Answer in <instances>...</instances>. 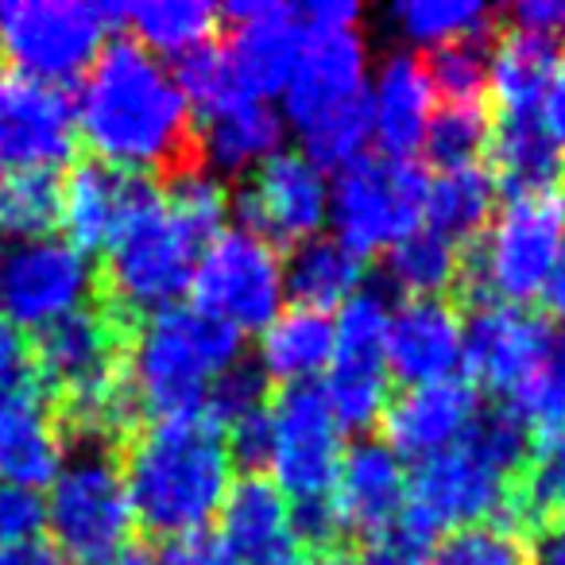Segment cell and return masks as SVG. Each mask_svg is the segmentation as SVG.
<instances>
[{
    "label": "cell",
    "mask_w": 565,
    "mask_h": 565,
    "mask_svg": "<svg viewBox=\"0 0 565 565\" xmlns=\"http://www.w3.org/2000/svg\"><path fill=\"white\" fill-rule=\"evenodd\" d=\"M78 128L94 159L159 182L202 171L198 125L171 71L136 40L117 35L102 47L78 89Z\"/></svg>",
    "instance_id": "cell-1"
},
{
    "label": "cell",
    "mask_w": 565,
    "mask_h": 565,
    "mask_svg": "<svg viewBox=\"0 0 565 565\" xmlns=\"http://www.w3.org/2000/svg\"><path fill=\"white\" fill-rule=\"evenodd\" d=\"M120 465L136 523L163 542L202 531L233 488L225 430L205 411L136 430L120 449Z\"/></svg>",
    "instance_id": "cell-2"
},
{
    "label": "cell",
    "mask_w": 565,
    "mask_h": 565,
    "mask_svg": "<svg viewBox=\"0 0 565 565\" xmlns=\"http://www.w3.org/2000/svg\"><path fill=\"white\" fill-rule=\"evenodd\" d=\"M244 356V333L198 307H167L132 326L128 387L140 415H202L213 380Z\"/></svg>",
    "instance_id": "cell-3"
},
{
    "label": "cell",
    "mask_w": 565,
    "mask_h": 565,
    "mask_svg": "<svg viewBox=\"0 0 565 565\" xmlns=\"http://www.w3.org/2000/svg\"><path fill=\"white\" fill-rule=\"evenodd\" d=\"M198 248L202 244L167 210L163 190L156 186L132 210L117 241L105 248L109 256L97 275V299L117 310L128 326L174 307V299L194 279Z\"/></svg>",
    "instance_id": "cell-4"
},
{
    "label": "cell",
    "mask_w": 565,
    "mask_h": 565,
    "mask_svg": "<svg viewBox=\"0 0 565 565\" xmlns=\"http://www.w3.org/2000/svg\"><path fill=\"white\" fill-rule=\"evenodd\" d=\"M43 526L55 550L74 562H102L132 546V500H128L120 446L71 441L58 477L51 480V500L43 503Z\"/></svg>",
    "instance_id": "cell-5"
},
{
    "label": "cell",
    "mask_w": 565,
    "mask_h": 565,
    "mask_svg": "<svg viewBox=\"0 0 565 565\" xmlns=\"http://www.w3.org/2000/svg\"><path fill=\"white\" fill-rule=\"evenodd\" d=\"M565 248V198L526 194L511 198L508 210L477 236L461 264V291L488 307L492 299L523 307L542 295L557 256Z\"/></svg>",
    "instance_id": "cell-6"
},
{
    "label": "cell",
    "mask_w": 565,
    "mask_h": 565,
    "mask_svg": "<svg viewBox=\"0 0 565 565\" xmlns=\"http://www.w3.org/2000/svg\"><path fill=\"white\" fill-rule=\"evenodd\" d=\"M117 28V4L86 0H4L0 4V58L43 86L78 78L102 55L105 32Z\"/></svg>",
    "instance_id": "cell-7"
},
{
    "label": "cell",
    "mask_w": 565,
    "mask_h": 565,
    "mask_svg": "<svg viewBox=\"0 0 565 565\" xmlns=\"http://www.w3.org/2000/svg\"><path fill=\"white\" fill-rule=\"evenodd\" d=\"M426 190L430 174L415 159H369L345 167L330 194V217L338 241L353 256L387 252L418 228L426 217Z\"/></svg>",
    "instance_id": "cell-8"
},
{
    "label": "cell",
    "mask_w": 565,
    "mask_h": 565,
    "mask_svg": "<svg viewBox=\"0 0 565 565\" xmlns=\"http://www.w3.org/2000/svg\"><path fill=\"white\" fill-rule=\"evenodd\" d=\"M190 287L198 295V310L241 333L271 326L287 295L279 248L248 228H221L198 256Z\"/></svg>",
    "instance_id": "cell-9"
},
{
    "label": "cell",
    "mask_w": 565,
    "mask_h": 565,
    "mask_svg": "<svg viewBox=\"0 0 565 565\" xmlns=\"http://www.w3.org/2000/svg\"><path fill=\"white\" fill-rule=\"evenodd\" d=\"M387 291L361 287L333 322V361L326 380V403L341 430H372L387 407Z\"/></svg>",
    "instance_id": "cell-10"
},
{
    "label": "cell",
    "mask_w": 565,
    "mask_h": 565,
    "mask_svg": "<svg viewBox=\"0 0 565 565\" xmlns=\"http://www.w3.org/2000/svg\"><path fill=\"white\" fill-rule=\"evenodd\" d=\"M97 299V271L82 248L63 236L17 241L0 256V322L40 326L89 307Z\"/></svg>",
    "instance_id": "cell-11"
},
{
    "label": "cell",
    "mask_w": 565,
    "mask_h": 565,
    "mask_svg": "<svg viewBox=\"0 0 565 565\" xmlns=\"http://www.w3.org/2000/svg\"><path fill=\"white\" fill-rule=\"evenodd\" d=\"M515 480L500 477L469 446H454L418 461L407 484L403 523L434 539L438 531H461L472 523H508Z\"/></svg>",
    "instance_id": "cell-12"
},
{
    "label": "cell",
    "mask_w": 565,
    "mask_h": 565,
    "mask_svg": "<svg viewBox=\"0 0 565 565\" xmlns=\"http://www.w3.org/2000/svg\"><path fill=\"white\" fill-rule=\"evenodd\" d=\"M271 426H275V449L271 484L291 500H318L333 495L341 472V426L333 418L326 392L315 384H291L282 387L279 399L271 403Z\"/></svg>",
    "instance_id": "cell-13"
},
{
    "label": "cell",
    "mask_w": 565,
    "mask_h": 565,
    "mask_svg": "<svg viewBox=\"0 0 565 565\" xmlns=\"http://www.w3.org/2000/svg\"><path fill=\"white\" fill-rule=\"evenodd\" d=\"M228 210L241 213L248 233L264 236L267 244H302L318 236L330 213L326 179L299 151H275L241 182Z\"/></svg>",
    "instance_id": "cell-14"
},
{
    "label": "cell",
    "mask_w": 565,
    "mask_h": 565,
    "mask_svg": "<svg viewBox=\"0 0 565 565\" xmlns=\"http://www.w3.org/2000/svg\"><path fill=\"white\" fill-rule=\"evenodd\" d=\"M557 333L546 315L531 307L488 302L465 322L461 361L472 380L495 392H519L554 349Z\"/></svg>",
    "instance_id": "cell-15"
},
{
    "label": "cell",
    "mask_w": 565,
    "mask_h": 565,
    "mask_svg": "<svg viewBox=\"0 0 565 565\" xmlns=\"http://www.w3.org/2000/svg\"><path fill=\"white\" fill-rule=\"evenodd\" d=\"M221 20L233 24V43H228V58L256 102L287 89V78L295 71V58L307 40V20H302V4H287V0H233L221 9Z\"/></svg>",
    "instance_id": "cell-16"
},
{
    "label": "cell",
    "mask_w": 565,
    "mask_h": 565,
    "mask_svg": "<svg viewBox=\"0 0 565 565\" xmlns=\"http://www.w3.org/2000/svg\"><path fill=\"white\" fill-rule=\"evenodd\" d=\"M369 94V43L356 28L349 32H315L307 28V40L295 58V71L282 89V105L295 128L315 125L318 117L341 109L349 102H361Z\"/></svg>",
    "instance_id": "cell-17"
},
{
    "label": "cell",
    "mask_w": 565,
    "mask_h": 565,
    "mask_svg": "<svg viewBox=\"0 0 565 565\" xmlns=\"http://www.w3.org/2000/svg\"><path fill=\"white\" fill-rule=\"evenodd\" d=\"M74 156V105L63 86L0 71V167H58Z\"/></svg>",
    "instance_id": "cell-18"
},
{
    "label": "cell",
    "mask_w": 565,
    "mask_h": 565,
    "mask_svg": "<svg viewBox=\"0 0 565 565\" xmlns=\"http://www.w3.org/2000/svg\"><path fill=\"white\" fill-rule=\"evenodd\" d=\"M480 411L477 387L469 380H438V384H418L407 387L403 395L387 399L384 407V434L387 449L395 457H438L446 449L461 446L469 434L472 418Z\"/></svg>",
    "instance_id": "cell-19"
},
{
    "label": "cell",
    "mask_w": 565,
    "mask_h": 565,
    "mask_svg": "<svg viewBox=\"0 0 565 565\" xmlns=\"http://www.w3.org/2000/svg\"><path fill=\"white\" fill-rule=\"evenodd\" d=\"M156 186L159 182L148 174L120 171L94 156L74 163V171L63 179V217H58L71 233L66 241L82 252L109 248L132 210Z\"/></svg>",
    "instance_id": "cell-20"
},
{
    "label": "cell",
    "mask_w": 565,
    "mask_h": 565,
    "mask_svg": "<svg viewBox=\"0 0 565 565\" xmlns=\"http://www.w3.org/2000/svg\"><path fill=\"white\" fill-rule=\"evenodd\" d=\"M465 349V322L454 299H407L387 322V376L407 387L454 380Z\"/></svg>",
    "instance_id": "cell-21"
},
{
    "label": "cell",
    "mask_w": 565,
    "mask_h": 565,
    "mask_svg": "<svg viewBox=\"0 0 565 565\" xmlns=\"http://www.w3.org/2000/svg\"><path fill=\"white\" fill-rule=\"evenodd\" d=\"M228 554L241 565H287L295 557L291 500L267 477H241L217 511Z\"/></svg>",
    "instance_id": "cell-22"
},
{
    "label": "cell",
    "mask_w": 565,
    "mask_h": 565,
    "mask_svg": "<svg viewBox=\"0 0 565 565\" xmlns=\"http://www.w3.org/2000/svg\"><path fill=\"white\" fill-rule=\"evenodd\" d=\"M434 97L438 89L426 71V58L407 47L387 51L369 89V105L372 136L384 143L392 159H411V151L423 148L426 125L434 117Z\"/></svg>",
    "instance_id": "cell-23"
},
{
    "label": "cell",
    "mask_w": 565,
    "mask_h": 565,
    "mask_svg": "<svg viewBox=\"0 0 565 565\" xmlns=\"http://www.w3.org/2000/svg\"><path fill=\"white\" fill-rule=\"evenodd\" d=\"M333 503L341 511L345 531H384L407 508V472L403 461L387 449V441L361 438L341 457Z\"/></svg>",
    "instance_id": "cell-24"
},
{
    "label": "cell",
    "mask_w": 565,
    "mask_h": 565,
    "mask_svg": "<svg viewBox=\"0 0 565 565\" xmlns=\"http://www.w3.org/2000/svg\"><path fill=\"white\" fill-rule=\"evenodd\" d=\"M66 461V434L51 395H9L0 399V480L43 488Z\"/></svg>",
    "instance_id": "cell-25"
},
{
    "label": "cell",
    "mask_w": 565,
    "mask_h": 565,
    "mask_svg": "<svg viewBox=\"0 0 565 565\" xmlns=\"http://www.w3.org/2000/svg\"><path fill=\"white\" fill-rule=\"evenodd\" d=\"M282 117L267 102H244L236 109L198 125V159L213 179H241L282 148Z\"/></svg>",
    "instance_id": "cell-26"
},
{
    "label": "cell",
    "mask_w": 565,
    "mask_h": 565,
    "mask_svg": "<svg viewBox=\"0 0 565 565\" xmlns=\"http://www.w3.org/2000/svg\"><path fill=\"white\" fill-rule=\"evenodd\" d=\"M562 63V40L508 28L492 47L488 89L503 117H539L542 94Z\"/></svg>",
    "instance_id": "cell-27"
},
{
    "label": "cell",
    "mask_w": 565,
    "mask_h": 565,
    "mask_svg": "<svg viewBox=\"0 0 565 565\" xmlns=\"http://www.w3.org/2000/svg\"><path fill=\"white\" fill-rule=\"evenodd\" d=\"M562 143L542 128L539 117H500L488 140V174L511 198L550 194L562 179Z\"/></svg>",
    "instance_id": "cell-28"
},
{
    "label": "cell",
    "mask_w": 565,
    "mask_h": 565,
    "mask_svg": "<svg viewBox=\"0 0 565 565\" xmlns=\"http://www.w3.org/2000/svg\"><path fill=\"white\" fill-rule=\"evenodd\" d=\"M364 259L353 256L338 236H310L295 244L291 259L282 264V291L295 307L307 310H338L361 291Z\"/></svg>",
    "instance_id": "cell-29"
},
{
    "label": "cell",
    "mask_w": 565,
    "mask_h": 565,
    "mask_svg": "<svg viewBox=\"0 0 565 565\" xmlns=\"http://www.w3.org/2000/svg\"><path fill=\"white\" fill-rule=\"evenodd\" d=\"M256 361L271 380H287V387L310 384V376L333 361V318L307 307L282 310L271 326H264Z\"/></svg>",
    "instance_id": "cell-30"
},
{
    "label": "cell",
    "mask_w": 565,
    "mask_h": 565,
    "mask_svg": "<svg viewBox=\"0 0 565 565\" xmlns=\"http://www.w3.org/2000/svg\"><path fill=\"white\" fill-rule=\"evenodd\" d=\"M117 24L143 51H167L179 58L213 40L221 9L205 0H136V4H117Z\"/></svg>",
    "instance_id": "cell-31"
},
{
    "label": "cell",
    "mask_w": 565,
    "mask_h": 565,
    "mask_svg": "<svg viewBox=\"0 0 565 565\" xmlns=\"http://www.w3.org/2000/svg\"><path fill=\"white\" fill-rule=\"evenodd\" d=\"M465 252L434 228H415L399 244L387 248L384 275L407 299H449L461 287Z\"/></svg>",
    "instance_id": "cell-32"
},
{
    "label": "cell",
    "mask_w": 565,
    "mask_h": 565,
    "mask_svg": "<svg viewBox=\"0 0 565 565\" xmlns=\"http://www.w3.org/2000/svg\"><path fill=\"white\" fill-rule=\"evenodd\" d=\"M550 519H565V426L534 434L531 457L511 488V531H539Z\"/></svg>",
    "instance_id": "cell-33"
},
{
    "label": "cell",
    "mask_w": 565,
    "mask_h": 565,
    "mask_svg": "<svg viewBox=\"0 0 565 565\" xmlns=\"http://www.w3.org/2000/svg\"><path fill=\"white\" fill-rule=\"evenodd\" d=\"M495 190L500 186L484 167L441 171L426 190V221H430L426 228H434L454 244L477 241L495 210Z\"/></svg>",
    "instance_id": "cell-34"
},
{
    "label": "cell",
    "mask_w": 565,
    "mask_h": 565,
    "mask_svg": "<svg viewBox=\"0 0 565 565\" xmlns=\"http://www.w3.org/2000/svg\"><path fill=\"white\" fill-rule=\"evenodd\" d=\"M63 217V179L55 167L0 171V228L20 241L51 236Z\"/></svg>",
    "instance_id": "cell-35"
},
{
    "label": "cell",
    "mask_w": 565,
    "mask_h": 565,
    "mask_svg": "<svg viewBox=\"0 0 565 565\" xmlns=\"http://www.w3.org/2000/svg\"><path fill=\"white\" fill-rule=\"evenodd\" d=\"M495 20L500 12L480 0H395L387 9L392 32L418 47H441L465 35L492 32Z\"/></svg>",
    "instance_id": "cell-36"
},
{
    "label": "cell",
    "mask_w": 565,
    "mask_h": 565,
    "mask_svg": "<svg viewBox=\"0 0 565 565\" xmlns=\"http://www.w3.org/2000/svg\"><path fill=\"white\" fill-rule=\"evenodd\" d=\"M171 78H174V86L182 89L186 105L198 109L202 120L221 117V113L236 109V105H244V102H256V97L241 86V78H236L228 51L213 40L174 58Z\"/></svg>",
    "instance_id": "cell-37"
},
{
    "label": "cell",
    "mask_w": 565,
    "mask_h": 565,
    "mask_svg": "<svg viewBox=\"0 0 565 565\" xmlns=\"http://www.w3.org/2000/svg\"><path fill=\"white\" fill-rule=\"evenodd\" d=\"M492 140V120L480 102H449L434 109L423 136V151L438 171H461L477 167L480 156H488Z\"/></svg>",
    "instance_id": "cell-38"
},
{
    "label": "cell",
    "mask_w": 565,
    "mask_h": 565,
    "mask_svg": "<svg viewBox=\"0 0 565 565\" xmlns=\"http://www.w3.org/2000/svg\"><path fill=\"white\" fill-rule=\"evenodd\" d=\"M461 446H469L472 454L484 465H492L500 477L515 480L519 472H523L526 457H531L534 426L515 403H492V407L477 411V418H472Z\"/></svg>",
    "instance_id": "cell-39"
},
{
    "label": "cell",
    "mask_w": 565,
    "mask_h": 565,
    "mask_svg": "<svg viewBox=\"0 0 565 565\" xmlns=\"http://www.w3.org/2000/svg\"><path fill=\"white\" fill-rule=\"evenodd\" d=\"M492 32L465 35V40L441 43V47L430 51L426 71H430L438 94H446L449 102H480V94L488 89V71H492Z\"/></svg>",
    "instance_id": "cell-40"
},
{
    "label": "cell",
    "mask_w": 565,
    "mask_h": 565,
    "mask_svg": "<svg viewBox=\"0 0 565 565\" xmlns=\"http://www.w3.org/2000/svg\"><path fill=\"white\" fill-rule=\"evenodd\" d=\"M430 565H531V546L503 523H472L449 531L430 550Z\"/></svg>",
    "instance_id": "cell-41"
},
{
    "label": "cell",
    "mask_w": 565,
    "mask_h": 565,
    "mask_svg": "<svg viewBox=\"0 0 565 565\" xmlns=\"http://www.w3.org/2000/svg\"><path fill=\"white\" fill-rule=\"evenodd\" d=\"M159 190H163L167 210L182 221V228H186L198 244H210L213 236L221 233V225H225V217H228V190L221 186L213 174H205V171L174 174V179H167Z\"/></svg>",
    "instance_id": "cell-42"
},
{
    "label": "cell",
    "mask_w": 565,
    "mask_h": 565,
    "mask_svg": "<svg viewBox=\"0 0 565 565\" xmlns=\"http://www.w3.org/2000/svg\"><path fill=\"white\" fill-rule=\"evenodd\" d=\"M267 392H271V376H267L264 364H259L256 356L244 353L241 361H233L217 380H213L210 395H205V415L225 430V426L236 423V418L267 407Z\"/></svg>",
    "instance_id": "cell-43"
},
{
    "label": "cell",
    "mask_w": 565,
    "mask_h": 565,
    "mask_svg": "<svg viewBox=\"0 0 565 565\" xmlns=\"http://www.w3.org/2000/svg\"><path fill=\"white\" fill-rule=\"evenodd\" d=\"M511 403L531 418V426L539 423L542 430L565 426V338H557L542 369L519 392H511Z\"/></svg>",
    "instance_id": "cell-44"
},
{
    "label": "cell",
    "mask_w": 565,
    "mask_h": 565,
    "mask_svg": "<svg viewBox=\"0 0 565 565\" xmlns=\"http://www.w3.org/2000/svg\"><path fill=\"white\" fill-rule=\"evenodd\" d=\"M9 395H51L43 384L35 345L24 330L0 322V399Z\"/></svg>",
    "instance_id": "cell-45"
},
{
    "label": "cell",
    "mask_w": 565,
    "mask_h": 565,
    "mask_svg": "<svg viewBox=\"0 0 565 565\" xmlns=\"http://www.w3.org/2000/svg\"><path fill=\"white\" fill-rule=\"evenodd\" d=\"M225 449L228 461L241 465L244 477H259V472L271 465V449H275V426H271V407H259L252 415L236 418L225 426Z\"/></svg>",
    "instance_id": "cell-46"
},
{
    "label": "cell",
    "mask_w": 565,
    "mask_h": 565,
    "mask_svg": "<svg viewBox=\"0 0 565 565\" xmlns=\"http://www.w3.org/2000/svg\"><path fill=\"white\" fill-rule=\"evenodd\" d=\"M430 542L423 531L399 523L384 526V531L364 534L361 554H356L353 565H430Z\"/></svg>",
    "instance_id": "cell-47"
},
{
    "label": "cell",
    "mask_w": 565,
    "mask_h": 565,
    "mask_svg": "<svg viewBox=\"0 0 565 565\" xmlns=\"http://www.w3.org/2000/svg\"><path fill=\"white\" fill-rule=\"evenodd\" d=\"M291 531L295 542H302L307 550H333L341 546V511L333 503V495H318V500H295L291 503Z\"/></svg>",
    "instance_id": "cell-48"
},
{
    "label": "cell",
    "mask_w": 565,
    "mask_h": 565,
    "mask_svg": "<svg viewBox=\"0 0 565 565\" xmlns=\"http://www.w3.org/2000/svg\"><path fill=\"white\" fill-rule=\"evenodd\" d=\"M43 531V500L32 488L0 480V546L32 542Z\"/></svg>",
    "instance_id": "cell-49"
},
{
    "label": "cell",
    "mask_w": 565,
    "mask_h": 565,
    "mask_svg": "<svg viewBox=\"0 0 565 565\" xmlns=\"http://www.w3.org/2000/svg\"><path fill=\"white\" fill-rule=\"evenodd\" d=\"M151 565H241L217 534H182V539L159 542Z\"/></svg>",
    "instance_id": "cell-50"
},
{
    "label": "cell",
    "mask_w": 565,
    "mask_h": 565,
    "mask_svg": "<svg viewBox=\"0 0 565 565\" xmlns=\"http://www.w3.org/2000/svg\"><path fill=\"white\" fill-rule=\"evenodd\" d=\"M508 17L523 32H539L550 40H565V0H519L511 4Z\"/></svg>",
    "instance_id": "cell-51"
},
{
    "label": "cell",
    "mask_w": 565,
    "mask_h": 565,
    "mask_svg": "<svg viewBox=\"0 0 565 565\" xmlns=\"http://www.w3.org/2000/svg\"><path fill=\"white\" fill-rule=\"evenodd\" d=\"M539 120L557 143H565V55H562V63H557L554 78H550L546 94H542Z\"/></svg>",
    "instance_id": "cell-52"
},
{
    "label": "cell",
    "mask_w": 565,
    "mask_h": 565,
    "mask_svg": "<svg viewBox=\"0 0 565 565\" xmlns=\"http://www.w3.org/2000/svg\"><path fill=\"white\" fill-rule=\"evenodd\" d=\"M531 565H565V519H550L534 531Z\"/></svg>",
    "instance_id": "cell-53"
},
{
    "label": "cell",
    "mask_w": 565,
    "mask_h": 565,
    "mask_svg": "<svg viewBox=\"0 0 565 565\" xmlns=\"http://www.w3.org/2000/svg\"><path fill=\"white\" fill-rule=\"evenodd\" d=\"M0 565H66V557L47 542L32 539L17 542V546H0Z\"/></svg>",
    "instance_id": "cell-54"
},
{
    "label": "cell",
    "mask_w": 565,
    "mask_h": 565,
    "mask_svg": "<svg viewBox=\"0 0 565 565\" xmlns=\"http://www.w3.org/2000/svg\"><path fill=\"white\" fill-rule=\"evenodd\" d=\"M542 295H546V310H550V315H554L557 322H565V248H562V256H557V264H554V271H550Z\"/></svg>",
    "instance_id": "cell-55"
},
{
    "label": "cell",
    "mask_w": 565,
    "mask_h": 565,
    "mask_svg": "<svg viewBox=\"0 0 565 565\" xmlns=\"http://www.w3.org/2000/svg\"><path fill=\"white\" fill-rule=\"evenodd\" d=\"M287 565H353V557H349L341 546H333V550H307V554H295Z\"/></svg>",
    "instance_id": "cell-56"
},
{
    "label": "cell",
    "mask_w": 565,
    "mask_h": 565,
    "mask_svg": "<svg viewBox=\"0 0 565 565\" xmlns=\"http://www.w3.org/2000/svg\"><path fill=\"white\" fill-rule=\"evenodd\" d=\"M94 565H151V557L143 554L140 546H125V550H117L113 557H102V562H94Z\"/></svg>",
    "instance_id": "cell-57"
},
{
    "label": "cell",
    "mask_w": 565,
    "mask_h": 565,
    "mask_svg": "<svg viewBox=\"0 0 565 565\" xmlns=\"http://www.w3.org/2000/svg\"><path fill=\"white\" fill-rule=\"evenodd\" d=\"M562 186H565V167H562Z\"/></svg>",
    "instance_id": "cell-58"
}]
</instances>
